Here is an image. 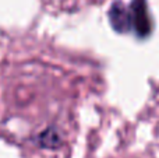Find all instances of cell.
Here are the masks:
<instances>
[{
	"label": "cell",
	"instance_id": "6da1fadb",
	"mask_svg": "<svg viewBox=\"0 0 159 158\" xmlns=\"http://www.w3.org/2000/svg\"><path fill=\"white\" fill-rule=\"evenodd\" d=\"M133 31L140 39L148 38L152 32V21L148 13L147 0H131L130 3Z\"/></svg>",
	"mask_w": 159,
	"mask_h": 158
},
{
	"label": "cell",
	"instance_id": "7a4b0ae2",
	"mask_svg": "<svg viewBox=\"0 0 159 158\" xmlns=\"http://www.w3.org/2000/svg\"><path fill=\"white\" fill-rule=\"evenodd\" d=\"M107 17H109V22L112 28L117 34H129L133 30L130 8H127L119 0L112 3L109 11H107Z\"/></svg>",
	"mask_w": 159,
	"mask_h": 158
},
{
	"label": "cell",
	"instance_id": "3957f363",
	"mask_svg": "<svg viewBox=\"0 0 159 158\" xmlns=\"http://www.w3.org/2000/svg\"><path fill=\"white\" fill-rule=\"evenodd\" d=\"M35 142L39 147L53 150V148H59L61 146V137L59 136L55 128H48L46 130H43L36 136Z\"/></svg>",
	"mask_w": 159,
	"mask_h": 158
}]
</instances>
